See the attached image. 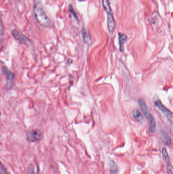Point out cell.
<instances>
[{
    "instance_id": "cell-1",
    "label": "cell",
    "mask_w": 173,
    "mask_h": 174,
    "mask_svg": "<svg viewBox=\"0 0 173 174\" xmlns=\"http://www.w3.org/2000/svg\"><path fill=\"white\" fill-rule=\"evenodd\" d=\"M35 17L38 23L43 27H49L51 25V21L48 17L44 7L40 1L37 0L34 6Z\"/></svg>"
},
{
    "instance_id": "cell-2",
    "label": "cell",
    "mask_w": 173,
    "mask_h": 174,
    "mask_svg": "<svg viewBox=\"0 0 173 174\" xmlns=\"http://www.w3.org/2000/svg\"><path fill=\"white\" fill-rule=\"evenodd\" d=\"M141 110L146 118L147 119V121H148L149 132L151 133H154L156 128V124L153 115L149 112L147 107H144Z\"/></svg>"
},
{
    "instance_id": "cell-3",
    "label": "cell",
    "mask_w": 173,
    "mask_h": 174,
    "mask_svg": "<svg viewBox=\"0 0 173 174\" xmlns=\"http://www.w3.org/2000/svg\"><path fill=\"white\" fill-rule=\"evenodd\" d=\"M26 138L29 142L36 143L42 140L43 134L41 130L38 129L31 130L26 133Z\"/></svg>"
},
{
    "instance_id": "cell-4",
    "label": "cell",
    "mask_w": 173,
    "mask_h": 174,
    "mask_svg": "<svg viewBox=\"0 0 173 174\" xmlns=\"http://www.w3.org/2000/svg\"><path fill=\"white\" fill-rule=\"evenodd\" d=\"M2 70L7 78V89L10 90L13 87L14 80V74L10 70H9L8 68L6 66H3L2 67Z\"/></svg>"
},
{
    "instance_id": "cell-5",
    "label": "cell",
    "mask_w": 173,
    "mask_h": 174,
    "mask_svg": "<svg viewBox=\"0 0 173 174\" xmlns=\"http://www.w3.org/2000/svg\"><path fill=\"white\" fill-rule=\"evenodd\" d=\"M12 35L15 39L20 42L23 45H29L31 41L28 39L25 35L21 33V32L17 30H13L12 31Z\"/></svg>"
},
{
    "instance_id": "cell-6",
    "label": "cell",
    "mask_w": 173,
    "mask_h": 174,
    "mask_svg": "<svg viewBox=\"0 0 173 174\" xmlns=\"http://www.w3.org/2000/svg\"><path fill=\"white\" fill-rule=\"evenodd\" d=\"M155 104L159 108V110L160 111H162V113L165 115V116L167 117L168 121L171 123H172L173 120V113L169 110H168L166 107H165L162 104L160 100H156L155 102Z\"/></svg>"
},
{
    "instance_id": "cell-7",
    "label": "cell",
    "mask_w": 173,
    "mask_h": 174,
    "mask_svg": "<svg viewBox=\"0 0 173 174\" xmlns=\"http://www.w3.org/2000/svg\"><path fill=\"white\" fill-rule=\"evenodd\" d=\"M115 22L113 13L107 14V28L109 33H112L114 31Z\"/></svg>"
},
{
    "instance_id": "cell-8",
    "label": "cell",
    "mask_w": 173,
    "mask_h": 174,
    "mask_svg": "<svg viewBox=\"0 0 173 174\" xmlns=\"http://www.w3.org/2000/svg\"><path fill=\"white\" fill-rule=\"evenodd\" d=\"M127 36L123 33H118V40H119V50L123 51L124 49V44L127 40Z\"/></svg>"
},
{
    "instance_id": "cell-9",
    "label": "cell",
    "mask_w": 173,
    "mask_h": 174,
    "mask_svg": "<svg viewBox=\"0 0 173 174\" xmlns=\"http://www.w3.org/2000/svg\"><path fill=\"white\" fill-rule=\"evenodd\" d=\"M82 37H83V39L86 43L90 44L91 43L92 38H91L90 35L88 31L85 28H83L82 29Z\"/></svg>"
},
{
    "instance_id": "cell-10",
    "label": "cell",
    "mask_w": 173,
    "mask_h": 174,
    "mask_svg": "<svg viewBox=\"0 0 173 174\" xmlns=\"http://www.w3.org/2000/svg\"><path fill=\"white\" fill-rule=\"evenodd\" d=\"M161 138L163 143L167 146H170L171 144V140L170 138V135H168V133L163 132L161 134Z\"/></svg>"
},
{
    "instance_id": "cell-11",
    "label": "cell",
    "mask_w": 173,
    "mask_h": 174,
    "mask_svg": "<svg viewBox=\"0 0 173 174\" xmlns=\"http://www.w3.org/2000/svg\"><path fill=\"white\" fill-rule=\"evenodd\" d=\"M132 117L138 122H141L143 120V116L138 109H135L132 111Z\"/></svg>"
},
{
    "instance_id": "cell-12",
    "label": "cell",
    "mask_w": 173,
    "mask_h": 174,
    "mask_svg": "<svg viewBox=\"0 0 173 174\" xmlns=\"http://www.w3.org/2000/svg\"><path fill=\"white\" fill-rule=\"evenodd\" d=\"M102 2L103 8L105 10V11L106 12L107 14L112 13V11L111 9L109 0H102Z\"/></svg>"
},
{
    "instance_id": "cell-13",
    "label": "cell",
    "mask_w": 173,
    "mask_h": 174,
    "mask_svg": "<svg viewBox=\"0 0 173 174\" xmlns=\"http://www.w3.org/2000/svg\"><path fill=\"white\" fill-rule=\"evenodd\" d=\"M110 174H118V168L114 161H111L110 165Z\"/></svg>"
},
{
    "instance_id": "cell-14",
    "label": "cell",
    "mask_w": 173,
    "mask_h": 174,
    "mask_svg": "<svg viewBox=\"0 0 173 174\" xmlns=\"http://www.w3.org/2000/svg\"><path fill=\"white\" fill-rule=\"evenodd\" d=\"M162 154L163 159L165 163L170 161V157H169L166 148H163L162 149Z\"/></svg>"
},
{
    "instance_id": "cell-15",
    "label": "cell",
    "mask_w": 173,
    "mask_h": 174,
    "mask_svg": "<svg viewBox=\"0 0 173 174\" xmlns=\"http://www.w3.org/2000/svg\"><path fill=\"white\" fill-rule=\"evenodd\" d=\"M166 166H167V171L168 174H173V166L171 164V161H168L166 163Z\"/></svg>"
},
{
    "instance_id": "cell-16",
    "label": "cell",
    "mask_w": 173,
    "mask_h": 174,
    "mask_svg": "<svg viewBox=\"0 0 173 174\" xmlns=\"http://www.w3.org/2000/svg\"><path fill=\"white\" fill-rule=\"evenodd\" d=\"M0 174H10L1 162H0Z\"/></svg>"
},
{
    "instance_id": "cell-17",
    "label": "cell",
    "mask_w": 173,
    "mask_h": 174,
    "mask_svg": "<svg viewBox=\"0 0 173 174\" xmlns=\"http://www.w3.org/2000/svg\"><path fill=\"white\" fill-rule=\"evenodd\" d=\"M4 31V29L3 23L2 21V18L0 17V37L3 35Z\"/></svg>"
},
{
    "instance_id": "cell-18",
    "label": "cell",
    "mask_w": 173,
    "mask_h": 174,
    "mask_svg": "<svg viewBox=\"0 0 173 174\" xmlns=\"http://www.w3.org/2000/svg\"><path fill=\"white\" fill-rule=\"evenodd\" d=\"M69 9H70V12L71 13V14H72V15L77 20H78V17H77V14H76V12L75 11V10H74L73 8L72 5H70V6H69Z\"/></svg>"
},
{
    "instance_id": "cell-19",
    "label": "cell",
    "mask_w": 173,
    "mask_h": 174,
    "mask_svg": "<svg viewBox=\"0 0 173 174\" xmlns=\"http://www.w3.org/2000/svg\"><path fill=\"white\" fill-rule=\"evenodd\" d=\"M28 174H35L34 167L33 164H31L29 167Z\"/></svg>"
}]
</instances>
